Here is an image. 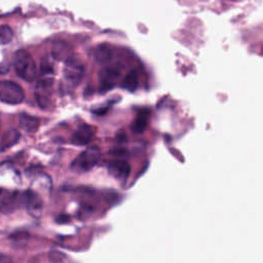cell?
<instances>
[{
  "instance_id": "obj_1",
  "label": "cell",
  "mask_w": 263,
  "mask_h": 263,
  "mask_svg": "<svg viewBox=\"0 0 263 263\" xmlns=\"http://www.w3.org/2000/svg\"><path fill=\"white\" fill-rule=\"evenodd\" d=\"M13 68L16 74L25 81L32 82L36 79L37 68L33 57L25 49H18L12 58Z\"/></svg>"
},
{
  "instance_id": "obj_2",
  "label": "cell",
  "mask_w": 263,
  "mask_h": 263,
  "mask_svg": "<svg viewBox=\"0 0 263 263\" xmlns=\"http://www.w3.org/2000/svg\"><path fill=\"white\" fill-rule=\"evenodd\" d=\"M40 72H41V76L36 85L35 97L38 105L41 108L46 109L50 104V96L52 92V84H53V78H52L53 71H40Z\"/></svg>"
},
{
  "instance_id": "obj_3",
  "label": "cell",
  "mask_w": 263,
  "mask_h": 263,
  "mask_svg": "<svg viewBox=\"0 0 263 263\" xmlns=\"http://www.w3.org/2000/svg\"><path fill=\"white\" fill-rule=\"evenodd\" d=\"M100 157H101L100 149L97 146H90L84 151H82L72 161L71 168L79 173L88 172L99 162Z\"/></svg>"
},
{
  "instance_id": "obj_4",
  "label": "cell",
  "mask_w": 263,
  "mask_h": 263,
  "mask_svg": "<svg viewBox=\"0 0 263 263\" xmlns=\"http://www.w3.org/2000/svg\"><path fill=\"white\" fill-rule=\"evenodd\" d=\"M25 93L23 88L10 80L0 81V101L10 105H17L23 102Z\"/></svg>"
},
{
  "instance_id": "obj_5",
  "label": "cell",
  "mask_w": 263,
  "mask_h": 263,
  "mask_svg": "<svg viewBox=\"0 0 263 263\" xmlns=\"http://www.w3.org/2000/svg\"><path fill=\"white\" fill-rule=\"evenodd\" d=\"M63 73L66 81L71 86L75 87L80 83L83 78L84 66L78 59L71 57L65 62Z\"/></svg>"
},
{
  "instance_id": "obj_6",
  "label": "cell",
  "mask_w": 263,
  "mask_h": 263,
  "mask_svg": "<svg viewBox=\"0 0 263 263\" xmlns=\"http://www.w3.org/2000/svg\"><path fill=\"white\" fill-rule=\"evenodd\" d=\"M22 204L21 193L0 188V212L10 214Z\"/></svg>"
},
{
  "instance_id": "obj_7",
  "label": "cell",
  "mask_w": 263,
  "mask_h": 263,
  "mask_svg": "<svg viewBox=\"0 0 263 263\" xmlns=\"http://www.w3.org/2000/svg\"><path fill=\"white\" fill-rule=\"evenodd\" d=\"M22 204H24L27 211L34 217H39L42 209H43V201L41 197L32 190H27L21 194Z\"/></svg>"
},
{
  "instance_id": "obj_8",
  "label": "cell",
  "mask_w": 263,
  "mask_h": 263,
  "mask_svg": "<svg viewBox=\"0 0 263 263\" xmlns=\"http://www.w3.org/2000/svg\"><path fill=\"white\" fill-rule=\"evenodd\" d=\"M95 135V128L86 123L80 124L71 136V143L76 146H84L88 144Z\"/></svg>"
},
{
  "instance_id": "obj_9",
  "label": "cell",
  "mask_w": 263,
  "mask_h": 263,
  "mask_svg": "<svg viewBox=\"0 0 263 263\" xmlns=\"http://www.w3.org/2000/svg\"><path fill=\"white\" fill-rule=\"evenodd\" d=\"M108 172L120 182H125L130 173V165L125 160H111L108 163Z\"/></svg>"
},
{
  "instance_id": "obj_10",
  "label": "cell",
  "mask_w": 263,
  "mask_h": 263,
  "mask_svg": "<svg viewBox=\"0 0 263 263\" xmlns=\"http://www.w3.org/2000/svg\"><path fill=\"white\" fill-rule=\"evenodd\" d=\"M120 75V71L114 67H106L100 72V88L103 91L111 89Z\"/></svg>"
},
{
  "instance_id": "obj_11",
  "label": "cell",
  "mask_w": 263,
  "mask_h": 263,
  "mask_svg": "<svg viewBox=\"0 0 263 263\" xmlns=\"http://www.w3.org/2000/svg\"><path fill=\"white\" fill-rule=\"evenodd\" d=\"M51 54L53 59L58 61H64V62H66L71 57H73L71 47L65 41H55L52 45Z\"/></svg>"
},
{
  "instance_id": "obj_12",
  "label": "cell",
  "mask_w": 263,
  "mask_h": 263,
  "mask_svg": "<svg viewBox=\"0 0 263 263\" xmlns=\"http://www.w3.org/2000/svg\"><path fill=\"white\" fill-rule=\"evenodd\" d=\"M149 116H150V111L148 109H142L141 111H139L134 122L130 125L133 133L135 134L143 133L148 125Z\"/></svg>"
},
{
  "instance_id": "obj_13",
  "label": "cell",
  "mask_w": 263,
  "mask_h": 263,
  "mask_svg": "<svg viewBox=\"0 0 263 263\" xmlns=\"http://www.w3.org/2000/svg\"><path fill=\"white\" fill-rule=\"evenodd\" d=\"M21 138L20 132L15 128H10L2 136L0 141V151H4L18 142Z\"/></svg>"
},
{
  "instance_id": "obj_14",
  "label": "cell",
  "mask_w": 263,
  "mask_h": 263,
  "mask_svg": "<svg viewBox=\"0 0 263 263\" xmlns=\"http://www.w3.org/2000/svg\"><path fill=\"white\" fill-rule=\"evenodd\" d=\"M20 125L24 130L28 133H33L37 130L39 126V119L35 116L23 113L20 115Z\"/></svg>"
},
{
  "instance_id": "obj_15",
  "label": "cell",
  "mask_w": 263,
  "mask_h": 263,
  "mask_svg": "<svg viewBox=\"0 0 263 263\" xmlns=\"http://www.w3.org/2000/svg\"><path fill=\"white\" fill-rule=\"evenodd\" d=\"M139 85V76L136 70L129 71L123 78L121 87L127 91H135Z\"/></svg>"
},
{
  "instance_id": "obj_16",
  "label": "cell",
  "mask_w": 263,
  "mask_h": 263,
  "mask_svg": "<svg viewBox=\"0 0 263 263\" xmlns=\"http://www.w3.org/2000/svg\"><path fill=\"white\" fill-rule=\"evenodd\" d=\"M95 57L99 63L106 64L111 61V59L113 57V50L108 44H101L97 47Z\"/></svg>"
},
{
  "instance_id": "obj_17",
  "label": "cell",
  "mask_w": 263,
  "mask_h": 263,
  "mask_svg": "<svg viewBox=\"0 0 263 263\" xmlns=\"http://www.w3.org/2000/svg\"><path fill=\"white\" fill-rule=\"evenodd\" d=\"M13 33L9 26L7 25H1L0 26V44H8L12 39Z\"/></svg>"
},
{
  "instance_id": "obj_18",
  "label": "cell",
  "mask_w": 263,
  "mask_h": 263,
  "mask_svg": "<svg viewBox=\"0 0 263 263\" xmlns=\"http://www.w3.org/2000/svg\"><path fill=\"white\" fill-rule=\"evenodd\" d=\"M0 263H12V260L9 256L0 253Z\"/></svg>"
},
{
  "instance_id": "obj_19",
  "label": "cell",
  "mask_w": 263,
  "mask_h": 263,
  "mask_svg": "<svg viewBox=\"0 0 263 263\" xmlns=\"http://www.w3.org/2000/svg\"><path fill=\"white\" fill-rule=\"evenodd\" d=\"M8 70H9V67L6 64L4 63L0 64V74H5L6 72H8Z\"/></svg>"
},
{
  "instance_id": "obj_20",
  "label": "cell",
  "mask_w": 263,
  "mask_h": 263,
  "mask_svg": "<svg viewBox=\"0 0 263 263\" xmlns=\"http://www.w3.org/2000/svg\"><path fill=\"white\" fill-rule=\"evenodd\" d=\"M57 221L60 222V223L68 222V221H69V216H68V215H61V216L57 219Z\"/></svg>"
}]
</instances>
